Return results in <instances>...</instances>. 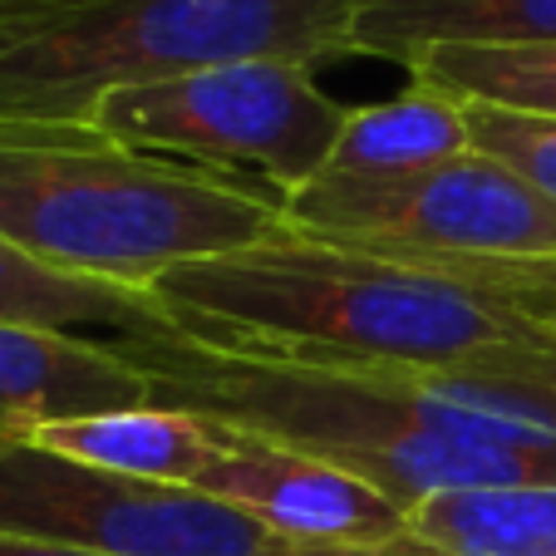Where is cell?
<instances>
[{
	"label": "cell",
	"mask_w": 556,
	"mask_h": 556,
	"mask_svg": "<svg viewBox=\"0 0 556 556\" xmlns=\"http://www.w3.org/2000/svg\"><path fill=\"white\" fill-rule=\"evenodd\" d=\"M153 404L295 443L414 513L439 493L556 488V433L458 404L424 369H340L262 359L182 336L114 340Z\"/></svg>",
	"instance_id": "6da1fadb"
},
{
	"label": "cell",
	"mask_w": 556,
	"mask_h": 556,
	"mask_svg": "<svg viewBox=\"0 0 556 556\" xmlns=\"http://www.w3.org/2000/svg\"><path fill=\"white\" fill-rule=\"evenodd\" d=\"M182 336L237 355L340 369H448L536 340L433 256L369 252L295 227L153 281Z\"/></svg>",
	"instance_id": "7a4b0ae2"
},
{
	"label": "cell",
	"mask_w": 556,
	"mask_h": 556,
	"mask_svg": "<svg viewBox=\"0 0 556 556\" xmlns=\"http://www.w3.org/2000/svg\"><path fill=\"white\" fill-rule=\"evenodd\" d=\"M281 227V192L109 138L0 118V242L70 276L153 291L163 271Z\"/></svg>",
	"instance_id": "3957f363"
},
{
	"label": "cell",
	"mask_w": 556,
	"mask_h": 556,
	"mask_svg": "<svg viewBox=\"0 0 556 556\" xmlns=\"http://www.w3.org/2000/svg\"><path fill=\"white\" fill-rule=\"evenodd\" d=\"M359 0H5L0 118L89 124L109 89L237 60L320 64L350 50Z\"/></svg>",
	"instance_id": "277c9868"
},
{
	"label": "cell",
	"mask_w": 556,
	"mask_h": 556,
	"mask_svg": "<svg viewBox=\"0 0 556 556\" xmlns=\"http://www.w3.org/2000/svg\"><path fill=\"white\" fill-rule=\"evenodd\" d=\"M345 114L315 85L311 64L237 60L109 89L94 118L109 138L192 168L256 173L271 192H295L330 163Z\"/></svg>",
	"instance_id": "5b68a950"
},
{
	"label": "cell",
	"mask_w": 556,
	"mask_h": 556,
	"mask_svg": "<svg viewBox=\"0 0 556 556\" xmlns=\"http://www.w3.org/2000/svg\"><path fill=\"white\" fill-rule=\"evenodd\" d=\"M281 222L311 237L400 256H556V202L483 153L404 178L315 173L281 198Z\"/></svg>",
	"instance_id": "8992f818"
},
{
	"label": "cell",
	"mask_w": 556,
	"mask_h": 556,
	"mask_svg": "<svg viewBox=\"0 0 556 556\" xmlns=\"http://www.w3.org/2000/svg\"><path fill=\"white\" fill-rule=\"evenodd\" d=\"M0 536L104 546L118 556H262L266 527L192 488L85 468L35 439H0Z\"/></svg>",
	"instance_id": "52a82bcc"
},
{
	"label": "cell",
	"mask_w": 556,
	"mask_h": 556,
	"mask_svg": "<svg viewBox=\"0 0 556 556\" xmlns=\"http://www.w3.org/2000/svg\"><path fill=\"white\" fill-rule=\"evenodd\" d=\"M192 493L291 542H384L409 532V513L340 463L231 424L222 448L192 478Z\"/></svg>",
	"instance_id": "ba28073f"
},
{
	"label": "cell",
	"mask_w": 556,
	"mask_h": 556,
	"mask_svg": "<svg viewBox=\"0 0 556 556\" xmlns=\"http://www.w3.org/2000/svg\"><path fill=\"white\" fill-rule=\"evenodd\" d=\"M148 404V379L114 345L0 320V439H35L50 424Z\"/></svg>",
	"instance_id": "9c48e42d"
},
{
	"label": "cell",
	"mask_w": 556,
	"mask_h": 556,
	"mask_svg": "<svg viewBox=\"0 0 556 556\" xmlns=\"http://www.w3.org/2000/svg\"><path fill=\"white\" fill-rule=\"evenodd\" d=\"M222 433H227V424L207 419V414L148 404V409H118V414H94V419L50 424V429L35 433V443L60 453V458L85 463V468L128 478V483L192 488V478L222 448Z\"/></svg>",
	"instance_id": "30bf717a"
},
{
	"label": "cell",
	"mask_w": 556,
	"mask_h": 556,
	"mask_svg": "<svg viewBox=\"0 0 556 556\" xmlns=\"http://www.w3.org/2000/svg\"><path fill=\"white\" fill-rule=\"evenodd\" d=\"M439 45H556V0H359L350 50L414 64Z\"/></svg>",
	"instance_id": "8fae6325"
},
{
	"label": "cell",
	"mask_w": 556,
	"mask_h": 556,
	"mask_svg": "<svg viewBox=\"0 0 556 556\" xmlns=\"http://www.w3.org/2000/svg\"><path fill=\"white\" fill-rule=\"evenodd\" d=\"M472 153L468 104L433 85L409 79V89L384 104L350 109L330 163V178H404Z\"/></svg>",
	"instance_id": "7c38bea8"
},
{
	"label": "cell",
	"mask_w": 556,
	"mask_h": 556,
	"mask_svg": "<svg viewBox=\"0 0 556 556\" xmlns=\"http://www.w3.org/2000/svg\"><path fill=\"white\" fill-rule=\"evenodd\" d=\"M409 532L448 556H556V488L439 493L409 513Z\"/></svg>",
	"instance_id": "4fadbf2b"
},
{
	"label": "cell",
	"mask_w": 556,
	"mask_h": 556,
	"mask_svg": "<svg viewBox=\"0 0 556 556\" xmlns=\"http://www.w3.org/2000/svg\"><path fill=\"white\" fill-rule=\"evenodd\" d=\"M404 70L409 79L443 89L463 104H497L556 118V45H517V50L439 45Z\"/></svg>",
	"instance_id": "5bb4252c"
},
{
	"label": "cell",
	"mask_w": 556,
	"mask_h": 556,
	"mask_svg": "<svg viewBox=\"0 0 556 556\" xmlns=\"http://www.w3.org/2000/svg\"><path fill=\"white\" fill-rule=\"evenodd\" d=\"M424 375L458 404H478V409L527 419L556 433V340L546 336L463 359L448 369H424Z\"/></svg>",
	"instance_id": "9a60e30c"
},
{
	"label": "cell",
	"mask_w": 556,
	"mask_h": 556,
	"mask_svg": "<svg viewBox=\"0 0 556 556\" xmlns=\"http://www.w3.org/2000/svg\"><path fill=\"white\" fill-rule=\"evenodd\" d=\"M472 153L503 163L507 173L556 202V118L522 114V109L497 104H468Z\"/></svg>",
	"instance_id": "2e32d148"
},
{
	"label": "cell",
	"mask_w": 556,
	"mask_h": 556,
	"mask_svg": "<svg viewBox=\"0 0 556 556\" xmlns=\"http://www.w3.org/2000/svg\"><path fill=\"white\" fill-rule=\"evenodd\" d=\"M453 276L493 295L503 311L536 330V336L556 340V256H527V262H483V256H433Z\"/></svg>",
	"instance_id": "e0dca14e"
},
{
	"label": "cell",
	"mask_w": 556,
	"mask_h": 556,
	"mask_svg": "<svg viewBox=\"0 0 556 556\" xmlns=\"http://www.w3.org/2000/svg\"><path fill=\"white\" fill-rule=\"evenodd\" d=\"M262 556H448L429 546L424 536H384V542H291V536H271Z\"/></svg>",
	"instance_id": "ac0fdd59"
},
{
	"label": "cell",
	"mask_w": 556,
	"mask_h": 556,
	"mask_svg": "<svg viewBox=\"0 0 556 556\" xmlns=\"http://www.w3.org/2000/svg\"><path fill=\"white\" fill-rule=\"evenodd\" d=\"M0 556H118V552L74 546V542H35V536H0Z\"/></svg>",
	"instance_id": "d6986e66"
},
{
	"label": "cell",
	"mask_w": 556,
	"mask_h": 556,
	"mask_svg": "<svg viewBox=\"0 0 556 556\" xmlns=\"http://www.w3.org/2000/svg\"><path fill=\"white\" fill-rule=\"evenodd\" d=\"M0 5H5V0H0Z\"/></svg>",
	"instance_id": "ffe728a7"
}]
</instances>
